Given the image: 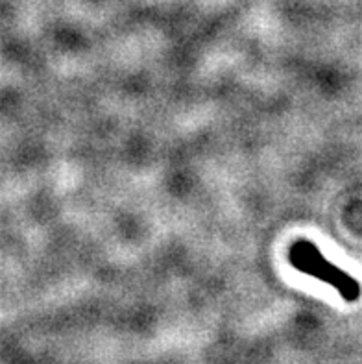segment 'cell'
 <instances>
[{"mask_svg": "<svg viewBox=\"0 0 362 364\" xmlns=\"http://www.w3.org/2000/svg\"><path fill=\"white\" fill-rule=\"evenodd\" d=\"M289 261L298 272L316 277L320 282L333 287L346 301H357L362 296L361 283L348 272H344L342 268L327 261L320 248L312 245L311 240H296L290 246Z\"/></svg>", "mask_w": 362, "mask_h": 364, "instance_id": "obj_1", "label": "cell"}]
</instances>
